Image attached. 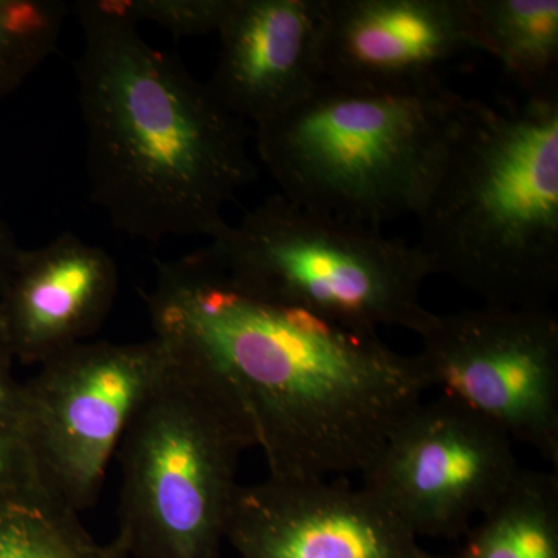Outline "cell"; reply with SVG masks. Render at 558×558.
<instances>
[{
    "label": "cell",
    "instance_id": "cell-7",
    "mask_svg": "<svg viewBox=\"0 0 558 558\" xmlns=\"http://www.w3.org/2000/svg\"><path fill=\"white\" fill-rule=\"evenodd\" d=\"M168 359L156 337L83 341L24 381V436L47 494L78 513L97 502L110 458Z\"/></svg>",
    "mask_w": 558,
    "mask_h": 558
},
{
    "label": "cell",
    "instance_id": "cell-12",
    "mask_svg": "<svg viewBox=\"0 0 558 558\" xmlns=\"http://www.w3.org/2000/svg\"><path fill=\"white\" fill-rule=\"evenodd\" d=\"M325 0H230L207 86L253 126L277 119L322 83L319 35Z\"/></svg>",
    "mask_w": 558,
    "mask_h": 558
},
{
    "label": "cell",
    "instance_id": "cell-8",
    "mask_svg": "<svg viewBox=\"0 0 558 558\" xmlns=\"http://www.w3.org/2000/svg\"><path fill=\"white\" fill-rule=\"evenodd\" d=\"M416 359L428 389L558 468V322L553 307L435 314Z\"/></svg>",
    "mask_w": 558,
    "mask_h": 558
},
{
    "label": "cell",
    "instance_id": "cell-5",
    "mask_svg": "<svg viewBox=\"0 0 558 558\" xmlns=\"http://www.w3.org/2000/svg\"><path fill=\"white\" fill-rule=\"evenodd\" d=\"M168 351L117 450L116 537L131 558H219L241 457L256 439L226 385Z\"/></svg>",
    "mask_w": 558,
    "mask_h": 558
},
{
    "label": "cell",
    "instance_id": "cell-2",
    "mask_svg": "<svg viewBox=\"0 0 558 558\" xmlns=\"http://www.w3.org/2000/svg\"><path fill=\"white\" fill-rule=\"evenodd\" d=\"M70 10L84 38L75 72L92 201L135 240L215 236L258 178L247 123L137 25L95 0Z\"/></svg>",
    "mask_w": 558,
    "mask_h": 558
},
{
    "label": "cell",
    "instance_id": "cell-18",
    "mask_svg": "<svg viewBox=\"0 0 558 558\" xmlns=\"http://www.w3.org/2000/svg\"><path fill=\"white\" fill-rule=\"evenodd\" d=\"M112 16L137 25L150 22L174 36H204L218 32L230 0H95Z\"/></svg>",
    "mask_w": 558,
    "mask_h": 558
},
{
    "label": "cell",
    "instance_id": "cell-13",
    "mask_svg": "<svg viewBox=\"0 0 558 558\" xmlns=\"http://www.w3.org/2000/svg\"><path fill=\"white\" fill-rule=\"evenodd\" d=\"M119 292V269L105 248L62 233L21 250L0 289V328L13 360L43 365L100 329Z\"/></svg>",
    "mask_w": 558,
    "mask_h": 558
},
{
    "label": "cell",
    "instance_id": "cell-20",
    "mask_svg": "<svg viewBox=\"0 0 558 558\" xmlns=\"http://www.w3.org/2000/svg\"><path fill=\"white\" fill-rule=\"evenodd\" d=\"M27 421V391L24 381L11 376V371H0V432L24 435Z\"/></svg>",
    "mask_w": 558,
    "mask_h": 558
},
{
    "label": "cell",
    "instance_id": "cell-16",
    "mask_svg": "<svg viewBox=\"0 0 558 558\" xmlns=\"http://www.w3.org/2000/svg\"><path fill=\"white\" fill-rule=\"evenodd\" d=\"M0 558H131L119 537L100 542L80 513L47 492L0 497Z\"/></svg>",
    "mask_w": 558,
    "mask_h": 558
},
{
    "label": "cell",
    "instance_id": "cell-17",
    "mask_svg": "<svg viewBox=\"0 0 558 558\" xmlns=\"http://www.w3.org/2000/svg\"><path fill=\"white\" fill-rule=\"evenodd\" d=\"M70 11L57 0H0V100L53 53Z\"/></svg>",
    "mask_w": 558,
    "mask_h": 558
},
{
    "label": "cell",
    "instance_id": "cell-11",
    "mask_svg": "<svg viewBox=\"0 0 558 558\" xmlns=\"http://www.w3.org/2000/svg\"><path fill=\"white\" fill-rule=\"evenodd\" d=\"M469 50L475 46L465 0H325L319 73L336 86H424Z\"/></svg>",
    "mask_w": 558,
    "mask_h": 558
},
{
    "label": "cell",
    "instance_id": "cell-21",
    "mask_svg": "<svg viewBox=\"0 0 558 558\" xmlns=\"http://www.w3.org/2000/svg\"><path fill=\"white\" fill-rule=\"evenodd\" d=\"M21 247L17 245L16 238L11 233L10 227L0 219V289L5 284L13 264L20 256Z\"/></svg>",
    "mask_w": 558,
    "mask_h": 558
},
{
    "label": "cell",
    "instance_id": "cell-19",
    "mask_svg": "<svg viewBox=\"0 0 558 558\" xmlns=\"http://www.w3.org/2000/svg\"><path fill=\"white\" fill-rule=\"evenodd\" d=\"M38 490L44 487L27 439L22 433L0 432V497Z\"/></svg>",
    "mask_w": 558,
    "mask_h": 558
},
{
    "label": "cell",
    "instance_id": "cell-6",
    "mask_svg": "<svg viewBox=\"0 0 558 558\" xmlns=\"http://www.w3.org/2000/svg\"><path fill=\"white\" fill-rule=\"evenodd\" d=\"M208 241L202 253L245 288L349 328L421 336L435 317L422 303L433 275L416 244L279 194Z\"/></svg>",
    "mask_w": 558,
    "mask_h": 558
},
{
    "label": "cell",
    "instance_id": "cell-10",
    "mask_svg": "<svg viewBox=\"0 0 558 558\" xmlns=\"http://www.w3.org/2000/svg\"><path fill=\"white\" fill-rule=\"evenodd\" d=\"M226 542L238 558H436L368 488L329 480L240 486Z\"/></svg>",
    "mask_w": 558,
    "mask_h": 558
},
{
    "label": "cell",
    "instance_id": "cell-3",
    "mask_svg": "<svg viewBox=\"0 0 558 558\" xmlns=\"http://www.w3.org/2000/svg\"><path fill=\"white\" fill-rule=\"evenodd\" d=\"M414 218L432 275L490 306L550 307L558 288V94L465 101Z\"/></svg>",
    "mask_w": 558,
    "mask_h": 558
},
{
    "label": "cell",
    "instance_id": "cell-1",
    "mask_svg": "<svg viewBox=\"0 0 558 558\" xmlns=\"http://www.w3.org/2000/svg\"><path fill=\"white\" fill-rule=\"evenodd\" d=\"M146 307L153 337L240 403L270 478L362 475L428 391L416 355L260 295L202 250L157 264Z\"/></svg>",
    "mask_w": 558,
    "mask_h": 558
},
{
    "label": "cell",
    "instance_id": "cell-14",
    "mask_svg": "<svg viewBox=\"0 0 558 558\" xmlns=\"http://www.w3.org/2000/svg\"><path fill=\"white\" fill-rule=\"evenodd\" d=\"M475 50L497 58L526 97L558 94V0H465Z\"/></svg>",
    "mask_w": 558,
    "mask_h": 558
},
{
    "label": "cell",
    "instance_id": "cell-9",
    "mask_svg": "<svg viewBox=\"0 0 558 558\" xmlns=\"http://www.w3.org/2000/svg\"><path fill=\"white\" fill-rule=\"evenodd\" d=\"M520 469L501 428L440 396L400 422L362 478L417 538H458Z\"/></svg>",
    "mask_w": 558,
    "mask_h": 558
},
{
    "label": "cell",
    "instance_id": "cell-15",
    "mask_svg": "<svg viewBox=\"0 0 558 558\" xmlns=\"http://www.w3.org/2000/svg\"><path fill=\"white\" fill-rule=\"evenodd\" d=\"M453 554L436 558H558V475L520 469Z\"/></svg>",
    "mask_w": 558,
    "mask_h": 558
},
{
    "label": "cell",
    "instance_id": "cell-22",
    "mask_svg": "<svg viewBox=\"0 0 558 558\" xmlns=\"http://www.w3.org/2000/svg\"><path fill=\"white\" fill-rule=\"evenodd\" d=\"M13 363V355H11L9 344H7L2 328H0V371H11Z\"/></svg>",
    "mask_w": 558,
    "mask_h": 558
},
{
    "label": "cell",
    "instance_id": "cell-4",
    "mask_svg": "<svg viewBox=\"0 0 558 558\" xmlns=\"http://www.w3.org/2000/svg\"><path fill=\"white\" fill-rule=\"evenodd\" d=\"M465 101L440 80L399 90L322 80L255 128L256 150L286 201L380 229L427 201Z\"/></svg>",
    "mask_w": 558,
    "mask_h": 558
}]
</instances>
